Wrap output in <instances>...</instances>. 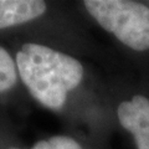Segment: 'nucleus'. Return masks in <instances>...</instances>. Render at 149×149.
<instances>
[{
  "label": "nucleus",
  "instance_id": "nucleus-5",
  "mask_svg": "<svg viewBox=\"0 0 149 149\" xmlns=\"http://www.w3.org/2000/svg\"><path fill=\"white\" fill-rule=\"evenodd\" d=\"M16 63L6 49L0 46V93H4L16 85L17 82Z\"/></svg>",
  "mask_w": 149,
  "mask_h": 149
},
{
  "label": "nucleus",
  "instance_id": "nucleus-2",
  "mask_svg": "<svg viewBox=\"0 0 149 149\" xmlns=\"http://www.w3.org/2000/svg\"><path fill=\"white\" fill-rule=\"evenodd\" d=\"M83 6L98 25L136 54H149V3L86 0Z\"/></svg>",
  "mask_w": 149,
  "mask_h": 149
},
{
  "label": "nucleus",
  "instance_id": "nucleus-7",
  "mask_svg": "<svg viewBox=\"0 0 149 149\" xmlns=\"http://www.w3.org/2000/svg\"><path fill=\"white\" fill-rule=\"evenodd\" d=\"M9 149H19V148H9Z\"/></svg>",
  "mask_w": 149,
  "mask_h": 149
},
{
  "label": "nucleus",
  "instance_id": "nucleus-4",
  "mask_svg": "<svg viewBox=\"0 0 149 149\" xmlns=\"http://www.w3.org/2000/svg\"><path fill=\"white\" fill-rule=\"evenodd\" d=\"M47 5L41 0H0V30L42 16Z\"/></svg>",
  "mask_w": 149,
  "mask_h": 149
},
{
  "label": "nucleus",
  "instance_id": "nucleus-6",
  "mask_svg": "<svg viewBox=\"0 0 149 149\" xmlns=\"http://www.w3.org/2000/svg\"><path fill=\"white\" fill-rule=\"evenodd\" d=\"M31 149H83L77 141L68 136H54L45 141H39Z\"/></svg>",
  "mask_w": 149,
  "mask_h": 149
},
{
  "label": "nucleus",
  "instance_id": "nucleus-1",
  "mask_svg": "<svg viewBox=\"0 0 149 149\" xmlns=\"http://www.w3.org/2000/svg\"><path fill=\"white\" fill-rule=\"evenodd\" d=\"M19 77L40 104L60 111L68 93L83 80L82 63L71 55L41 44H24L16 52Z\"/></svg>",
  "mask_w": 149,
  "mask_h": 149
},
{
  "label": "nucleus",
  "instance_id": "nucleus-3",
  "mask_svg": "<svg viewBox=\"0 0 149 149\" xmlns=\"http://www.w3.org/2000/svg\"><path fill=\"white\" fill-rule=\"evenodd\" d=\"M117 119L137 149H149V95L134 92L117 107Z\"/></svg>",
  "mask_w": 149,
  "mask_h": 149
}]
</instances>
